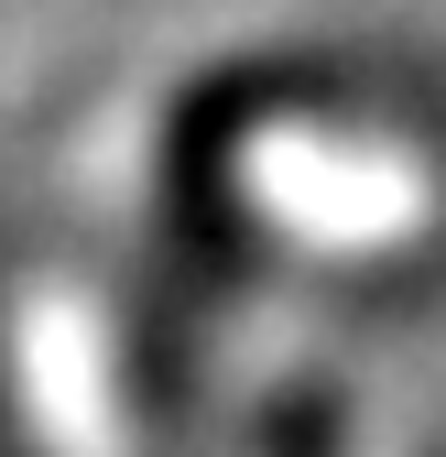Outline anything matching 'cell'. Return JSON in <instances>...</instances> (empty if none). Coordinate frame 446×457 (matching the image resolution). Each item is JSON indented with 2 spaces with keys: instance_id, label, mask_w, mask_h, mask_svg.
Segmentation results:
<instances>
[{
  "instance_id": "cell-1",
  "label": "cell",
  "mask_w": 446,
  "mask_h": 457,
  "mask_svg": "<svg viewBox=\"0 0 446 457\" xmlns=\"http://www.w3.org/2000/svg\"><path fill=\"white\" fill-rule=\"evenodd\" d=\"M261 457H338V403H326V392H294V403H272Z\"/></svg>"
}]
</instances>
